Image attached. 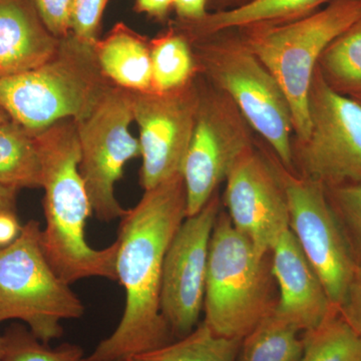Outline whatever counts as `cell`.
I'll list each match as a JSON object with an SVG mask.
<instances>
[{
  "label": "cell",
  "instance_id": "obj_1",
  "mask_svg": "<svg viewBox=\"0 0 361 361\" xmlns=\"http://www.w3.org/2000/svg\"><path fill=\"white\" fill-rule=\"evenodd\" d=\"M187 218L186 187L182 174L153 189L121 219L116 277L126 293L125 310L110 336L85 361H116L148 353L175 341L161 311L164 259Z\"/></svg>",
  "mask_w": 361,
  "mask_h": 361
},
{
  "label": "cell",
  "instance_id": "obj_2",
  "mask_svg": "<svg viewBox=\"0 0 361 361\" xmlns=\"http://www.w3.org/2000/svg\"><path fill=\"white\" fill-rule=\"evenodd\" d=\"M42 160L45 257L68 284L85 278L116 281L118 242L94 249L85 238L92 206L80 171L77 122L61 121L35 134Z\"/></svg>",
  "mask_w": 361,
  "mask_h": 361
},
{
  "label": "cell",
  "instance_id": "obj_3",
  "mask_svg": "<svg viewBox=\"0 0 361 361\" xmlns=\"http://www.w3.org/2000/svg\"><path fill=\"white\" fill-rule=\"evenodd\" d=\"M114 84L104 77L92 44L73 35L37 68L0 80V106L32 134L65 120H82Z\"/></svg>",
  "mask_w": 361,
  "mask_h": 361
},
{
  "label": "cell",
  "instance_id": "obj_4",
  "mask_svg": "<svg viewBox=\"0 0 361 361\" xmlns=\"http://www.w3.org/2000/svg\"><path fill=\"white\" fill-rule=\"evenodd\" d=\"M361 16V0H334L298 20L240 28L241 39L276 78L298 142L310 130V92L323 52Z\"/></svg>",
  "mask_w": 361,
  "mask_h": 361
},
{
  "label": "cell",
  "instance_id": "obj_5",
  "mask_svg": "<svg viewBox=\"0 0 361 361\" xmlns=\"http://www.w3.org/2000/svg\"><path fill=\"white\" fill-rule=\"evenodd\" d=\"M274 283L270 253L259 254L220 212L209 248L204 322L218 336L243 339L274 312Z\"/></svg>",
  "mask_w": 361,
  "mask_h": 361
},
{
  "label": "cell",
  "instance_id": "obj_6",
  "mask_svg": "<svg viewBox=\"0 0 361 361\" xmlns=\"http://www.w3.org/2000/svg\"><path fill=\"white\" fill-rule=\"evenodd\" d=\"M189 42L198 73L232 99L283 167H293V118L276 78L241 39L212 35Z\"/></svg>",
  "mask_w": 361,
  "mask_h": 361
},
{
  "label": "cell",
  "instance_id": "obj_7",
  "mask_svg": "<svg viewBox=\"0 0 361 361\" xmlns=\"http://www.w3.org/2000/svg\"><path fill=\"white\" fill-rule=\"evenodd\" d=\"M42 230L28 221L16 241L0 247V323L20 320L49 344L63 336L61 322L82 317L85 306L45 257Z\"/></svg>",
  "mask_w": 361,
  "mask_h": 361
},
{
  "label": "cell",
  "instance_id": "obj_8",
  "mask_svg": "<svg viewBox=\"0 0 361 361\" xmlns=\"http://www.w3.org/2000/svg\"><path fill=\"white\" fill-rule=\"evenodd\" d=\"M133 122V92L116 85L77 122L80 174L92 215L104 222L121 220L128 212L116 199L115 186L126 164L141 157L139 139L130 133Z\"/></svg>",
  "mask_w": 361,
  "mask_h": 361
},
{
  "label": "cell",
  "instance_id": "obj_9",
  "mask_svg": "<svg viewBox=\"0 0 361 361\" xmlns=\"http://www.w3.org/2000/svg\"><path fill=\"white\" fill-rule=\"evenodd\" d=\"M310 130L293 153L301 176L325 188L361 183V104L334 90L316 68Z\"/></svg>",
  "mask_w": 361,
  "mask_h": 361
},
{
  "label": "cell",
  "instance_id": "obj_10",
  "mask_svg": "<svg viewBox=\"0 0 361 361\" xmlns=\"http://www.w3.org/2000/svg\"><path fill=\"white\" fill-rule=\"evenodd\" d=\"M288 201L289 228L324 286L330 302H343L357 261L320 183L273 164Z\"/></svg>",
  "mask_w": 361,
  "mask_h": 361
},
{
  "label": "cell",
  "instance_id": "obj_11",
  "mask_svg": "<svg viewBox=\"0 0 361 361\" xmlns=\"http://www.w3.org/2000/svg\"><path fill=\"white\" fill-rule=\"evenodd\" d=\"M250 128L227 94L201 87L198 115L182 169L187 217L200 212L240 157L253 148Z\"/></svg>",
  "mask_w": 361,
  "mask_h": 361
},
{
  "label": "cell",
  "instance_id": "obj_12",
  "mask_svg": "<svg viewBox=\"0 0 361 361\" xmlns=\"http://www.w3.org/2000/svg\"><path fill=\"white\" fill-rule=\"evenodd\" d=\"M200 101L201 87L196 78L184 87L167 92H133L144 190L182 174Z\"/></svg>",
  "mask_w": 361,
  "mask_h": 361
},
{
  "label": "cell",
  "instance_id": "obj_13",
  "mask_svg": "<svg viewBox=\"0 0 361 361\" xmlns=\"http://www.w3.org/2000/svg\"><path fill=\"white\" fill-rule=\"evenodd\" d=\"M220 213L217 193L200 212L183 221L164 259L161 311L175 339L199 324L205 300L209 248Z\"/></svg>",
  "mask_w": 361,
  "mask_h": 361
},
{
  "label": "cell",
  "instance_id": "obj_14",
  "mask_svg": "<svg viewBox=\"0 0 361 361\" xmlns=\"http://www.w3.org/2000/svg\"><path fill=\"white\" fill-rule=\"evenodd\" d=\"M225 182L224 202L233 225L259 254L267 255L290 224L286 193L272 163L248 149Z\"/></svg>",
  "mask_w": 361,
  "mask_h": 361
},
{
  "label": "cell",
  "instance_id": "obj_15",
  "mask_svg": "<svg viewBox=\"0 0 361 361\" xmlns=\"http://www.w3.org/2000/svg\"><path fill=\"white\" fill-rule=\"evenodd\" d=\"M272 274L279 289L274 314L300 332L310 331L336 310L290 228L270 251Z\"/></svg>",
  "mask_w": 361,
  "mask_h": 361
},
{
  "label": "cell",
  "instance_id": "obj_16",
  "mask_svg": "<svg viewBox=\"0 0 361 361\" xmlns=\"http://www.w3.org/2000/svg\"><path fill=\"white\" fill-rule=\"evenodd\" d=\"M33 0H0V80L45 63L59 44Z\"/></svg>",
  "mask_w": 361,
  "mask_h": 361
},
{
  "label": "cell",
  "instance_id": "obj_17",
  "mask_svg": "<svg viewBox=\"0 0 361 361\" xmlns=\"http://www.w3.org/2000/svg\"><path fill=\"white\" fill-rule=\"evenodd\" d=\"M94 56L104 77L132 92L152 90V58L149 39L118 23L92 44Z\"/></svg>",
  "mask_w": 361,
  "mask_h": 361
},
{
  "label": "cell",
  "instance_id": "obj_18",
  "mask_svg": "<svg viewBox=\"0 0 361 361\" xmlns=\"http://www.w3.org/2000/svg\"><path fill=\"white\" fill-rule=\"evenodd\" d=\"M334 0H249L227 11L207 13L193 23L180 21L177 30L188 40L212 37L231 30L260 25H275L298 20L319 11Z\"/></svg>",
  "mask_w": 361,
  "mask_h": 361
},
{
  "label": "cell",
  "instance_id": "obj_19",
  "mask_svg": "<svg viewBox=\"0 0 361 361\" xmlns=\"http://www.w3.org/2000/svg\"><path fill=\"white\" fill-rule=\"evenodd\" d=\"M42 168L35 134L13 120L0 125V185L42 188Z\"/></svg>",
  "mask_w": 361,
  "mask_h": 361
},
{
  "label": "cell",
  "instance_id": "obj_20",
  "mask_svg": "<svg viewBox=\"0 0 361 361\" xmlns=\"http://www.w3.org/2000/svg\"><path fill=\"white\" fill-rule=\"evenodd\" d=\"M152 90L167 92L184 87L196 78V61L189 40L176 28L149 39Z\"/></svg>",
  "mask_w": 361,
  "mask_h": 361
},
{
  "label": "cell",
  "instance_id": "obj_21",
  "mask_svg": "<svg viewBox=\"0 0 361 361\" xmlns=\"http://www.w3.org/2000/svg\"><path fill=\"white\" fill-rule=\"evenodd\" d=\"M242 339L218 336L205 322L183 338L129 358L130 361H237Z\"/></svg>",
  "mask_w": 361,
  "mask_h": 361
},
{
  "label": "cell",
  "instance_id": "obj_22",
  "mask_svg": "<svg viewBox=\"0 0 361 361\" xmlns=\"http://www.w3.org/2000/svg\"><path fill=\"white\" fill-rule=\"evenodd\" d=\"M299 334L272 313L242 339L237 361H300L304 342Z\"/></svg>",
  "mask_w": 361,
  "mask_h": 361
},
{
  "label": "cell",
  "instance_id": "obj_23",
  "mask_svg": "<svg viewBox=\"0 0 361 361\" xmlns=\"http://www.w3.org/2000/svg\"><path fill=\"white\" fill-rule=\"evenodd\" d=\"M318 68L337 92L361 96V16L327 47Z\"/></svg>",
  "mask_w": 361,
  "mask_h": 361
},
{
  "label": "cell",
  "instance_id": "obj_24",
  "mask_svg": "<svg viewBox=\"0 0 361 361\" xmlns=\"http://www.w3.org/2000/svg\"><path fill=\"white\" fill-rule=\"evenodd\" d=\"M303 342L300 361H361V336L338 308L314 329L304 332Z\"/></svg>",
  "mask_w": 361,
  "mask_h": 361
},
{
  "label": "cell",
  "instance_id": "obj_25",
  "mask_svg": "<svg viewBox=\"0 0 361 361\" xmlns=\"http://www.w3.org/2000/svg\"><path fill=\"white\" fill-rule=\"evenodd\" d=\"M2 341V361H85V358L84 350L77 344L63 343L52 348L18 323L6 329Z\"/></svg>",
  "mask_w": 361,
  "mask_h": 361
},
{
  "label": "cell",
  "instance_id": "obj_26",
  "mask_svg": "<svg viewBox=\"0 0 361 361\" xmlns=\"http://www.w3.org/2000/svg\"><path fill=\"white\" fill-rule=\"evenodd\" d=\"M326 189V188H325ZM327 197L351 250L361 261V183L327 188Z\"/></svg>",
  "mask_w": 361,
  "mask_h": 361
},
{
  "label": "cell",
  "instance_id": "obj_27",
  "mask_svg": "<svg viewBox=\"0 0 361 361\" xmlns=\"http://www.w3.org/2000/svg\"><path fill=\"white\" fill-rule=\"evenodd\" d=\"M110 0H73L71 33L78 39L94 44L99 39V26Z\"/></svg>",
  "mask_w": 361,
  "mask_h": 361
},
{
  "label": "cell",
  "instance_id": "obj_28",
  "mask_svg": "<svg viewBox=\"0 0 361 361\" xmlns=\"http://www.w3.org/2000/svg\"><path fill=\"white\" fill-rule=\"evenodd\" d=\"M73 0H33L40 18L49 32L61 39L71 35Z\"/></svg>",
  "mask_w": 361,
  "mask_h": 361
},
{
  "label": "cell",
  "instance_id": "obj_29",
  "mask_svg": "<svg viewBox=\"0 0 361 361\" xmlns=\"http://www.w3.org/2000/svg\"><path fill=\"white\" fill-rule=\"evenodd\" d=\"M338 310L344 320L361 336V261L356 264L343 302Z\"/></svg>",
  "mask_w": 361,
  "mask_h": 361
},
{
  "label": "cell",
  "instance_id": "obj_30",
  "mask_svg": "<svg viewBox=\"0 0 361 361\" xmlns=\"http://www.w3.org/2000/svg\"><path fill=\"white\" fill-rule=\"evenodd\" d=\"M207 0H174V7L182 23H193L206 16Z\"/></svg>",
  "mask_w": 361,
  "mask_h": 361
},
{
  "label": "cell",
  "instance_id": "obj_31",
  "mask_svg": "<svg viewBox=\"0 0 361 361\" xmlns=\"http://www.w3.org/2000/svg\"><path fill=\"white\" fill-rule=\"evenodd\" d=\"M23 226L16 212L0 213V247L13 243L20 236Z\"/></svg>",
  "mask_w": 361,
  "mask_h": 361
},
{
  "label": "cell",
  "instance_id": "obj_32",
  "mask_svg": "<svg viewBox=\"0 0 361 361\" xmlns=\"http://www.w3.org/2000/svg\"><path fill=\"white\" fill-rule=\"evenodd\" d=\"M173 6L174 0H135V11L157 20H164Z\"/></svg>",
  "mask_w": 361,
  "mask_h": 361
},
{
  "label": "cell",
  "instance_id": "obj_33",
  "mask_svg": "<svg viewBox=\"0 0 361 361\" xmlns=\"http://www.w3.org/2000/svg\"><path fill=\"white\" fill-rule=\"evenodd\" d=\"M18 192V189L0 185V213L16 212Z\"/></svg>",
  "mask_w": 361,
  "mask_h": 361
},
{
  "label": "cell",
  "instance_id": "obj_34",
  "mask_svg": "<svg viewBox=\"0 0 361 361\" xmlns=\"http://www.w3.org/2000/svg\"><path fill=\"white\" fill-rule=\"evenodd\" d=\"M9 121H11V116H9L6 111L0 106V125L9 122Z\"/></svg>",
  "mask_w": 361,
  "mask_h": 361
},
{
  "label": "cell",
  "instance_id": "obj_35",
  "mask_svg": "<svg viewBox=\"0 0 361 361\" xmlns=\"http://www.w3.org/2000/svg\"><path fill=\"white\" fill-rule=\"evenodd\" d=\"M2 355H4V341H2V336H0V361H2Z\"/></svg>",
  "mask_w": 361,
  "mask_h": 361
},
{
  "label": "cell",
  "instance_id": "obj_36",
  "mask_svg": "<svg viewBox=\"0 0 361 361\" xmlns=\"http://www.w3.org/2000/svg\"><path fill=\"white\" fill-rule=\"evenodd\" d=\"M355 97L356 101H357L358 103L361 104V96H355V97Z\"/></svg>",
  "mask_w": 361,
  "mask_h": 361
},
{
  "label": "cell",
  "instance_id": "obj_37",
  "mask_svg": "<svg viewBox=\"0 0 361 361\" xmlns=\"http://www.w3.org/2000/svg\"><path fill=\"white\" fill-rule=\"evenodd\" d=\"M116 361H130V360H116Z\"/></svg>",
  "mask_w": 361,
  "mask_h": 361
}]
</instances>
